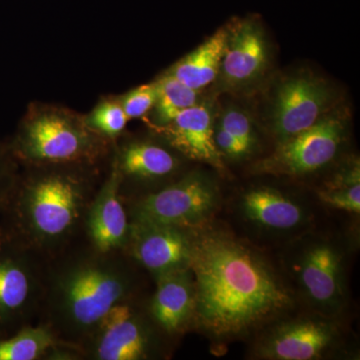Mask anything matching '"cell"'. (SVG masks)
<instances>
[{
	"instance_id": "cell-20",
	"label": "cell",
	"mask_w": 360,
	"mask_h": 360,
	"mask_svg": "<svg viewBox=\"0 0 360 360\" xmlns=\"http://www.w3.org/2000/svg\"><path fill=\"white\" fill-rule=\"evenodd\" d=\"M155 108L160 124L167 125L182 111L198 103V91L186 86L172 75L155 82Z\"/></svg>"
},
{
	"instance_id": "cell-13",
	"label": "cell",
	"mask_w": 360,
	"mask_h": 360,
	"mask_svg": "<svg viewBox=\"0 0 360 360\" xmlns=\"http://www.w3.org/2000/svg\"><path fill=\"white\" fill-rule=\"evenodd\" d=\"M229 32L220 70L225 84L245 86L264 72L267 63L266 44L259 26L251 20L238 22Z\"/></svg>"
},
{
	"instance_id": "cell-3",
	"label": "cell",
	"mask_w": 360,
	"mask_h": 360,
	"mask_svg": "<svg viewBox=\"0 0 360 360\" xmlns=\"http://www.w3.org/2000/svg\"><path fill=\"white\" fill-rule=\"evenodd\" d=\"M21 231L41 243L65 238L77 224L85 206L84 189L63 175L44 177L9 198ZM6 210V208H4Z\"/></svg>"
},
{
	"instance_id": "cell-26",
	"label": "cell",
	"mask_w": 360,
	"mask_h": 360,
	"mask_svg": "<svg viewBox=\"0 0 360 360\" xmlns=\"http://www.w3.org/2000/svg\"><path fill=\"white\" fill-rule=\"evenodd\" d=\"M214 142L222 155L229 156V158H234V160H238V158H243L248 155L241 144L229 131H226L219 123L214 129Z\"/></svg>"
},
{
	"instance_id": "cell-10",
	"label": "cell",
	"mask_w": 360,
	"mask_h": 360,
	"mask_svg": "<svg viewBox=\"0 0 360 360\" xmlns=\"http://www.w3.org/2000/svg\"><path fill=\"white\" fill-rule=\"evenodd\" d=\"M195 233L172 225L134 222L130 231L132 253L156 276L191 269Z\"/></svg>"
},
{
	"instance_id": "cell-17",
	"label": "cell",
	"mask_w": 360,
	"mask_h": 360,
	"mask_svg": "<svg viewBox=\"0 0 360 360\" xmlns=\"http://www.w3.org/2000/svg\"><path fill=\"white\" fill-rule=\"evenodd\" d=\"M195 286L191 269L176 270L158 277V290L151 314L160 328L177 333L194 319Z\"/></svg>"
},
{
	"instance_id": "cell-21",
	"label": "cell",
	"mask_w": 360,
	"mask_h": 360,
	"mask_svg": "<svg viewBox=\"0 0 360 360\" xmlns=\"http://www.w3.org/2000/svg\"><path fill=\"white\" fill-rule=\"evenodd\" d=\"M53 345V336L45 328H25L16 335L0 340V360H34Z\"/></svg>"
},
{
	"instance_id": "cell-5",
	"label": "cell",
	"mask_w": 360,
	"mask_h": 360,
	"mask_svg": "<svg viewBox=\"0 0 360 360\" xmlns=\"http://www.w3.org/2000/svg\"><path fill=\"white\" fill-rule=\"evenodd\" d=\"M219 202L217 184L205 175L194 174L143 198L135 206L134 220L193 231L212 217Z\"/></svg>"
},
{
	"instance_id": "cell-11",
	"label": "cell",
	"mask_w": 360,
	"mask_h": 360,
	"mask_svg": "<svg viewBox=\"0 0 360 360\" xmlns=\"http://www.w3.org/2000/svg\"><path fill=\"white\" fill-rule=\"evenodd\" d=\"M32 269L11 234L0 231V331L14 326L32 300Z\"/></svg>"
},
{
	"instance_id": "cell-23",
	"label": "cell",
	"mask_w": 360,
	"mask_h": 360,
	"mask_svg": "<svg viewBox=\"0 0 360 360\" xmlns=\"http://www.w3.org/2000/svg\"><path fill=\"white\" fill-rule=\"evenodd\" d=\"M219 124L234 137L250 155L257 144L255 130L250 117L243 111L227 110L222 115Z\"/></svg>"
},
{
	"instance_id": "cell-14",
	"label": "cell",
	"mask_w": 360,
	"mask_h": 360,
	"mask_svg": "<svg viewBox=\"0 0 360 360\" xmlns=\"http://www.w3.org/2000/svg\"><path fill=\"white\" fill-rule=\"evenodd\" d=\"M170 143L193 160L222 169V155L214 142L212 115L205 103H198L180 112L167 124Z\"/></svg>"
},
{
	"instance_id": "cell-2",
	"label": "cell",
	"mask_w": 360,
	"mask_h": 360,
	"mask_svg": "<svg viewBox=\"0 0 360 360\" xmlns=\"http://www.w3.org/2000/svg\"><path fill=\"white\" fill-rule=\"evenodd\" d=\"M131 290V276L120 264L108 259H89L70 265L59 276L54 298L65 326L84 333L96 329Z\"/></svg>"
},
{
	"instance_id": "cell-19",
	"label": "cell",
	"mask_w": 360,
	"mask_h": 360,
	"mask_svg": "<svg viewBox=\"0 0 360 360\" xmlns=\"http://www.w3.org/2000/svg\"><path fill=\"white\" fill-rule=\"evenodd\" d=\"M123 172L132 176L156 179L172 174L176 167L174 156L167 149L151 143H135L122 155Z\"/></svg>"
},
{
	"instance_id": "cell-25",
	"label": "cell",
	"mask_w": 360,
	"mask_h": 360,
	"mask_svg": "<svg viewBox=\"0 0 360 360\" xmlns=\"http://www.w3.org/2000/svg\"><path fill=\"white\" fill-rule=\"evenodd\" d=\"M155 84L141 85L124 97L122 108L129 120L141 117L155 106Z\"/></svg>"
},
{
	"instance_id": "cell-7",
	"label": "cell",
	"mask_w": 360,
	"mask_h": 360,
	"mask_svg": "<svg viewBox=\"0 0 360 360\" xmlns=\"http://www.w3.org/2000/svg\"><path fill=\"white\" fill-rule=\"evenodd\" d=\"M338 329L326 319H290L277 322L258 341L255 354L272 360H314L335 347Z\"/></svg>"
},
{
	"instance_id": "cell-16",
	"label": "cell",
	"mask_w": 360,
	"mask_h": 360,
	"mask_svg": "<svg viewBox=\"0 0 360 360\" xmlns=\"http://www.w3.org/2000/svg\"><path fill=\"white\" fill-rule=\"evenodd\" d=\"M239 208L250 224L269 231H295L307 220V210L300 202L270 187L246 191Z\"/></svg>"
},
{
	"instance_id": "cell-18",
	"label": "cell",
	"mask_w": 360,
	"mask_h": 360,
	"mask_svg": "<svg viewBox=\"0 0 360 360\" xmlns=\"http://www.w3.org/2000/svg\"><path fill=\"white\" fill-rule=\"evenodd\" d=\"M229 30L221 28L205 44L181 59L169 75L194 90L200 91L219 75Z\"/></svg>"
},
{
	"instance_id": "cell-8",
	"label": "cell",
	"mask_w": 360,
	"mask_h": 360,
	"mask_svg": "<svg viewBox=\"0 0 360 360\" xmlns=\"http://www.w3.org/2000/svg\"><path fill=\"white\" fill-rule=\"evenodd\" d=\"M331 101L330 89L317 78L302 75L283 82L276 94L272 122L279 142L309 129L321 120Z\"/></svg>"
},
{
	"instance_id": "cell-1",
	"label": "cell",
	"mask_w": 360,
	"mask_h": 360,
	"mask_svg": "<svg viewBox=\"0 0 360 360\" xmlns=\"http://www.w3.org/2000/svg\"><path fill=\"white\" fill-rule=\"evenodd\" d=\"M194 319L217 338L245 336L293 309L295 298L264 255L229 233L195 234Z\"/></svg>"
},
{
	"instance_id": "cell-9",
	"label": "cell",
	"mask_w": 360,
	"mask_h": 360,
	"mask_svg": "<svg viewBox=\"0 0 360 360\" xmlns=\"http://www.w3.org/2000/svg\"><path fill=\"white\" fill-rule=\"evenodd\" d=\"M91 142L84 129L58 115H44L26 123L15 149L28 160L63 162L82 158Z\"/></svg>"
},
{
	"instance_id": "cell-12",
	"label": "cell",
	"mask_w": 360,
	"mask_h": 360,
	"mask_svg": "<svg viewBox=\"0 0 360 360\" xmlns=\"http://www.w3.org/2000/svg\"><path fill=\"white\" fill-rule=\"evenodd\" d=\"M96 359L139 360L148 355L149 335L134 310L125 303L111 309L96 328Z\"/></svg>"
},
{
	"instance_id": "cell-27",
	"label": "cell",
	"mask_w": 360,
	"mask_h": 360,
	"mask_svg": "<svg viewBox=\"0 0 360 360\" xmlns=\"http://www.w3.org/2000/svg\"><path fill=\"white\" fill-rule=\"evenodd\" d=\"M11 182L7 161L2 151H0V210L6 208L11 196Z\"/></svg>"
},
{
	"instance_id": "cell-24",
	"label": "cell",
	"mask_w": 360,
	"mask_h": 360,
	"mask_svg": "<svg viewBox=\"0 0 360 360\" xmlns=\"http://www.w3.org/2000/svg\"><path fill=\"white\" fill-rule=\"evenodd\" d=\"M129 117L120 104L108 101L99 105L94 111L90 123L104 134L115 136L124 129Z\"/></svg>"
},
{
	"instance_id": "cell-6",
	"label": "cell",
	"mask_w": 360,
	"mask_h": 360,
	"mask_svg": "<svg viewBox=\"0 0 360 360\" xmlns=\"http://www.w3.org/2000/svg\"><path fill=\"white\" fill-rule=\"evenodd\" d=\"M345 131L341 118L322 117L309 129L279 142L276 151L262 162V169L290 176L316 172L338 155Z\"/></svg>"
},
{
	"instance_id": "cell-22",
	"label": "cell",
	"mask_w": 360,
	"mask_h": 360,
	"mask_svg": "<svg viewBox=\"0 0 360 360\" xmlns=\"http://www.w3.org/2000/svg\"><path fill=\"white\" fill-rule=\"evenodd\" d=\"M319 198L336 210L345 212H360V174L359 165L348 168L329 182L326 188L319 191Z\"/></svg>"
},
{
	"instance_id": "cell-4",
	"label": "cell",
	"mask_w": 360,
	"mask_h": 360,
	"mask_svg": "<svg viewBox=\"0 0 360 360\" xmlns=\"http://www.w3.org/2000/svg\"><path fill=\"white\" fill-rule=\"evenodd\" d=\"M293 278L307 302L333 315L345 302V258L340 248L321 238L303 241L290 260Z\"/></svg>"
},
{
	"instance_id": "cell-15",
	"label": "cell",
	"mask_w": 360,
	"mask_h": 360,
	"mask_svg": "<svg viewBox=\"0 0 360 360\" xmlns=\"http://www.w3.org/2000/svg\"><path fill=\"white\" fill-rule=\"evenodd\" d=\"M118 191L120 175L115 169L90 207L87 219L89 236L101 252H111L129 240L131 225Z\"/></svg>"
}]
</instances>
